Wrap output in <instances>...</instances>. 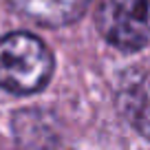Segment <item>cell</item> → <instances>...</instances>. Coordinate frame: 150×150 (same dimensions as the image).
<instances>
[{
  "label": "cell",
  "mask_w": 150,
  "mask_h": 150,
  "mask_svg": "<svg viewBox=\"0 0 150 150\" xmlns=\"http://www.w3.org/2000/svg\"><path fill=\"white\" fill-rule=\"evenodd\" d=\"M53 75V53L33 33L16 31L0 38V88L13 95L42 91Z\"/></svg>",
  "instance_id": "cell-1"
},
{
  "label": "cell",
  "mask_w": 150,
  "mask_h": 150,
  "mask_svg": "<svg viewBox=\"0 0 150 150\" xmlns=\"http://www.w3.org/2000/svg\"><path fill=\"white\" fill-rule=\"evenodd\" d=\"M97 31L119 51H139L150 42V0H99Z\"/></svg>",
  "instance_id": "cell-2"
},
{
  "label": "cell",
  "mask_w": 150,
  "mask_h": 150,
  "mask_svg": "<svg viewBox=\"0 0 150 150\" xmlns=\"http://www.w3.org/2000/svg\"><path fill=\"white\" fill-rule=\"evenodd\" d=\"M117 108L122 117L150 141V69H130L117 86Z\"/></svg>",
  "instance_id": "cell-3"
},
{
  "label": "cell",
  "mask_w": 150,
  "mask_h": 150,
  "mask_svg": "<svg viewBox=\"0 0 150 150\" xmlns=\"http://www.w3.org/2000/svg\"><path fill=\"white\" fill-rule=\"evenodd\" d=\"M13 7L42 27H64L86 11L91 0H11Z\"/></svg>",
  "instance_id": "cell-4"
}]
</instances>
